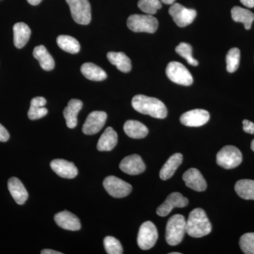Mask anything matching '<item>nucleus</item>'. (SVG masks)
Listing matches in <instances>:
<instances>
[{"label": "nucleus", "mask_w": 254, "mask_h": 254, "mask_svg": "<svg viewBox=\"0 0 254 254\" xmlns=\"http://www.w3.org/2000/svg\"><path fill=\"white\" fill-rule=\"evenodd\" d=\"M131 105L133 109L138 113L154 118L165 119L168 115L166 106L161 100L155 98L137 95L132 99Z\"/></svg>", "instance_id": "obj_1"}, {"label": "nucleus", "mask_w": 254, "mask_h": 254, "mask_svg": "<svg viewBox=\"0 0 254 254\" xmlns=\"http://www.w3.org/2000/svg\"><path fill=\"white\" fill-rule=\"evenodd\" d=\"M212 231V225L203 209L195 208L190 212L186 223V232L194 238L206 236Z\"/></svg>", "instance_id": "obj_2"}, {"label": "nucleus", "mask_w": 254, "mask_h": 254, "mask_svg": "<svg viewBox=\"0 0 254 254\" xmlns=\"http://www.w3.org/2000/svg\"><path fill=\"white\" fill-rule=\"evenodd\" d=\"M186 223L183 215L177 214L169 219L166 226L165 239L169 245H180L186 233Z\"/></svg>", "instance_id": "obj_3"}, {"label": "nucleus", "mask_w": 254, "mask_h": 254, "mask_svg": "<svg viewBox=\"0 0 254 254\" xmlns=\"http://www.w3.org/2000/svg\"><path fill=\"white\" fill-rule=\"evenodd\" d=\"M127 26L135 33H153L158 28V21L153 15L133 14L127 20Z\"/></svg>", "instance_id": "obj_4"}, {"label": "nucleus", "mask_w": 254, "mask_h": 254, "mask_svg": "<svg viewBox=\"0 0 254 254\" xmlns=\"http://www.w3.org/2000/svg\"><path fill=\"white\" fill-rule=\"evenodd\" d=\"M216 161L219 166L230 170L237 168L242 163V154L237 147L226 145L218 152Z\"/></svg>", "instance_id": "obj_5"}, {"label": "nucleus", "mask_w": 254, "mask_h": 254, "mask_svg": "<svg viewBox=\"0 0 254 254\" xmlns=\"http://www.w3.org/2000/svg\"><path fill=\"white\" fill-rule=\"evenodd\" d=\"M75 22L81 25L89 24L91 21V9L88 0H66Z\"/></svg>", "instance_id": "obj_6"}, {"label": "nucleus", "mask_w": 254, "mask_h": 254, "mask_svg": "<svg viewBox=\"0 0 254 254\" xmlns=\"http://www.w3.org/2000/svg\"><path fill=\"white\" fill-rule=\"evenodd\" d=\"M166 74L170 81L177 84L189 86L193 83L191 73L185 66L178 62H172L168 64Z\"/></svg>", "instance_id": "obj_7"}, {"label": "nucleus", "mask_w": 254, "mask_h": 254, "mask_svg": "<svg viewBox=\"0 0 254 254\" xmlns=\"http://www.w3.org/2000/svg\"><path fill=\"white\" fill-rule=\"evenodd\" d=\"M158 239V230L153 222H145L142 224L137 237V244L142 250L153 248Z\"/></svg>", "instance_id": "obj_8"}, {"label": "nucleus", "mask_w": 254, "mask_h": 254, "mask_svg": "<svg viewBox=\"0 0 254 254\" xmlns=\"http://www.w3.org/2000/svg\"><path fill=\"white\" fill-rule=\"evenodd\" d=\"M103 186L108 193L114 198H124L129 195L132 190L130 184L115 176H109L105 179Z\"/></svg>", "instance_id": "obj_9"}, {"label": "nucleus", "mask_w": 254, "mask_h": 254, "mask_svg": "<svg viewBox=\"0 0 254 254\" xmlns=\"http://www.w3.org/2000/svg\"><path fill=\"white\" fill-rule=\"evenodd\" d=\"M169 14L180 27H185L194 21L197 12L194 9H187L179 3H174L169 9Z\"/></svg>", "instance_id": "obj_10"}, {"label": "nucleus", "mask_w": 254, "mask_h": 254, "mask_svg": "<svg viewBox=\"0 0 254 254\" xmlns=\"http://www.w3.org/2000/svg\"><path fill=\"white\" fill-rule=\"evenodd\" d=\"M108 115L105 112H92L86 118L82 131L86 135H93L98 133L104 127Z\"/></svg>", "instance_id": "obj_11"}, {"label": "nucleus", "mask_w": 254, "mask_h": 254, "mask_svg": "<svg viewBox=\"0 0 254 254\" xmlns=\"http://www.w3.org/2000/svg\"><path fill=\"white\" fill-rule=\"evenodd\" d=\"M189 200L178 192L170 193L163 204L157 208V214L160 217H165L175 208H184L188 205Z\"/></svg>", "instance_id": "obj_12"}, {"label": "nucleus", "mask_w": 254, "mask_h": 254, "mask_svg": "<svg viewBox=\"0 0 254 254\" xmlns=\"http://www.w3.org/2000/svg\"><path fill=\"white\" fill-rule=\"evenodd\" d=\"M210 120V114L205 110L195 109L184 113L180 122L185 126L198 127L203 126Z\"/></svg>", "instance_id": "obj_13"}, {"label": "nucleus", "mask_w": 254, "mask_h": 254, "mask_svg": "<svg viewBox=\"0 0 254 254\" xmlns=\"http://www.w3.org/2000/svg\"><path fill=\"white\" fill-rule=\"evenodd\" d=\"M120 168L128 175H137L145 171V165L139 155L133 154L124 158L120 164Z\"/></svg>", "instance_id": "obj_14"}, {"label": "nucleus", "mask_w": 254, "mask_h": 254, "mask_svg": "<svg viewBox=\"0 0 254 254\" xmlns=\"http://www.w3.org/2000/svg\"><path fill=\"white\" fill-rule=\"evenodd\" d=\"M52 170L58 176L66 179L75 178L78 175V169L71 162L63 159H55L50 163Z\"/></svg>", "instance_id": "obj_15"}, {"label": "nucleus", "mask_w": 254, "mask_h": 254, "mask_svg": "<svg viewBox=\"0 0 254 254\" xmlns=\"http://www.w3.org/2000/svg\"><path fill=\"white\" fill-rule=\"evenodd\" d=\"M187 187L196 191H203L206 190L207 183L199 170L190 168L185 172L182 177Z\"/></svg>", "instance_id": "obj_16"}, {"label": "nucleus", "mask_w": 254, "mask_h": 254, "mask_svg": "<svg viewBox=\"0 0 254 254\" xmlns=\"http://www.w3.org/2000/svg\"><path fill=\"white\" fill-rule=\"evenodd\" d=\"M55 221L57 225L64 230L77 231L81 229L79 219L71 212L64 210L55 215Z\"/></svg>", "instance_id": "obj_17"}, {"label": "nucleus", "mask_w": 254, "mask_h": 254, "mask_svg": "<svg viewBox=\"0 0 254 254\" xmlns=\"http://www.w3.org/2000/svg\"><path fill=\"white\" fill-rule=\"evenodd\" d=\"M8 189L11 196L18 205L26 203L28 198L27 190L25 188L22 182L16 177H11L8 181Z\"/></svg>", "instance_id": "obj_18"}, {"label": "nucleus", "mask_w": 254, "mask_h": 254, "mask_svg": "<svg viewBox=\"0 0 254 254\" xmlns=\"http://www.w3.org/2000/svg\"><path fill=\"white\" fill-rule=\"evenodd\" d=\"M83 107V103L80 100L72 99L68 102L67 106L64 110V118L66 120V126L69 128L77 126V115Z\"/></svg>", "instance_id": "obj_19"}, {"label": "nucleus", "mask_w": 254, "mask_h": 254, "mask_svg": "<svg viewBox=\"0 0 254 254\" xmlns=\"http://www.w3.org/2000/svg\"><path fill=\"white\" fill-rule=\"evenodd\" d=\"M118 136L112 127H108L100 136L97 144L99 151H110L118 144Z\"/></svg>", "instance_id": "obj_20"}, {"label": "nucleus", "mask_w": 254, "mask_h": 254, "mask_svg": "<svg viewBox=\"0 0 254 254\" xmlns=\"http://www.w3.org/2000/svg\"><path fill=\"white\" fill-rule=\"evenodd\" d=\"M14 32V44L18 49L23 48L29 41L31 31L29 26L26 23L20 22L14 24L13 27Z\"/></svg>", "instance_id": "obj_21"}, {"label": "nucleus", "mask_w": 254, "mask_h": 254, "mask_svg": "<svg viewBox=\"0 0 254 254\" xmlns=\"http://www.w3.org/2000/svg\"><path fill=\"white\" fill-rule=\"evenodd\" d=\"M182 161H183V155L181 153H175L172 155L160 170V179L167 180L171 178L176 172L177 168L181 165Z\"/></svg>", "instance_id": "obj_22"}, {"label": "nucleus", "mask_w": 254, "mask_h": 254, "mask_svg": "<svg viewBox=\"0 0 254 254\" xmlns=\"http://www.w3.org/2000/svg\"><path fill=\"white\" fill-rule=\"evenodd\" d=\"M124 131L131 138H145L148 134V129L143 124L136 120H128L124 125Z\"/></svg>", "instance_id": "obj_23"}, {"label": "nucleus", "mask_w": 254, "mask_h": 254, "mask_svg": "<svg viewBox=\"0 0 254 254\" xmlns=\"http://www.w3.org/2000/svg\"><path fill=\"white\" fill-rule=\"evenodd\" d=\"M33 57L39 62L43 69L51 71L55 68V61L44 46H37L33 53Z\"/></svg>", "instance_id": "obj_24"}, {"label": "nucleus", "mask_w": 254, "mask_h": 254, "mask_svg": "<svg viewBox=\"0 0 254 254\" xmlns=\"http://www.w3.org/2000/svg\"><path fill=\"white\" fill-rule=\"evenodd\" d=\"M107 58L112 64L117 66L120 71L124 73H128L131 69V62L129 58L124 53L110 52L107 55Z\"/></svg>", "instance_id": "obj_25"}, {"label": "nucleus", "mask_w": 254, "mask_h": 254, "mask_svg": "<svg viewBox=\"0 0 254 254\" xmlns=\"http://www.w3.org/2000/svg\"><path fill=\"white\" fill-rule=\"evenodd\" d=\"M46 100L43 97H36L31 101V106L28 112V118L31 120H38L46 116L48 110L45 108Z\"/></svg>", "instance_id": "obj_26"}, {"label": "nucleus", "mask_w": 254, "mask_h": 254, "mask_svg": "<svg viewBox=\"0 0 254 254\" xmlns=\"http://www.w3.org/2000/svg\"><path fill=\"white\" fill-rule=\"evenodd\" d=\"M81 71L85 77L91 80V81H103V80L106 79L107 76H108L103 68L97 66L95 64L91 63L83 64L81 67Z\"/></svg>", "instance_id": "obj_27"}, {"label": "nucleus", "mask_w": 254, "mask_h": 254, "mask_svg": "<svg viewBox=\"0 0 254 254\" xmlns=\"http://www.w3.org/2000/svg\"><path fill=\"white\" fill-rule=\"evenodd\" d=\"M231 14L234 21L244 23L246 29H251L254 21V14L252 11L240 6H234L231 10Z\"/></svg>", "instance_id": "obj_28"}, {"label": "nucleus", "mask_w": 254, "mask_h": 254, "mask_svg": "<svg viewBox=\"0 0 254 254\" xmlns=\"http://www.w3.org/2000/svg\"><path fill=\"white\" fill-rule=\"evenodd\" d=\"M235 189L239 196L243 199L254 200V180H239Z\"/></svg>", "instance_id": "obj_29"}, {"label": "nucleus", "mask_w": 254, "mask_h": 254, "mask_svg": "<svg viewBox=\"0 0 254 254\" xmlns=\"http://www.w3.org/2000/svg\"><path fill=\"white\" fill-rule=\"evenodd\" d=\"M58 46L66 53L76 54L81 49L79 43L76 38L69 36H60L57 39Z\"/></svg>", "instance_id": "obj_30"}, {"label": "nucleus", "mask_w": 254, "mask_h": 254, "mask_svg": "<svg viewBox=\"0 0 254 254\" xmlns=\"http://www.w3.org/2000/svg\"><path fill=\"white\" fill-rule=\"evenodd\" d=\"M227 70L228 72L236 71L240 66V50L237 48H232L227 55Z\"/></svg>", "instance_id": "obj_31"}, {"label": "nucleus", "mask_w": 254, "mask_h": 254, "mask_svg": "<svg viewBox=\"0 0 254 254\" xmlns=\"http://www.w3.org/2000/svg\"><path fill=\"white\" fill-rule=\"evenodd\" d=\"M175 51L177 54L188 62V63L192 66H197L198 64V61L195 60L192 56V48L190 45L187 43H181L175 48Z\"/></svg>", "instance_id": "obj_32"}, {"label": "nucleus", "mask_w": 254, "mask_h": 254, "mask_svg": "<svg viewBox=\"0 0 254 254\" xmlns=\"http://www.w3.org/2000/svg\"><path fill=\"white\" fill-rule=\"evenodd\" d=\"M138 6L147 14L153 15L156 14L158 9H161L162 4L160 0H139Z\"/></svg>", "instance_id": "obj_33"}, {"label": "nucleus", "mask_w": 254, "mask_h": 254, "mask_svg": "<svg viewBox=\"0 0 254 254\" xmlns=\"http://www.w3.org/2000/svg\"><path fill=\"white\" fill-rule=\"evenodd\" d=\"M105 251L108 254H123V248L120 241L115 237L108 236L104 239Z\"/></svg>", "instance_id": "obj_34"}, {"label": "nucleus", "mask_w": 254, "mask_h": 254, "mask_svg": "<svg viewBox=\"0 0 254 254\" xmlns=\"http://www.w3.org/2000/svg\"><path fill=\"white\" fill-rule=\"evenodd\" d=\"M241 250L246 254H254V232L246 233L241 237Z\"/></svg>", "instance_id": "obj_35"}, {"label": "nucleus", "mask_w": 254, "mask_h": 254, "mask_svg": "<svg viewBox=\"0 0 254 254\" xmlns=\"http://www.w3.org/2000/svg\"><path fill=\"white\" fill-rule=\"evenodd\" d=\"M243 129L246 133H250V134H254V123L247 120H244Z\"/></svg>", "instance_id": "obj_36"}, {"label": "nucleus", "mask_w": 254, "mask_h": 254, "mask_svg": "<svg viewBox=\"0 0 254 254\" xmlns=\"http://www.w3.org/2000/svg\"><path fill=\"white\" fill-rule=\"evenodd\" d=\"M9 133L4 126L0 124V142H6L9 139Z\"/></svg>", "instance_id": "obj_37"}, {"label": "nucleus", "mask_w": 254, "mask_h": 254, "mask_svg": "<svg viewBox=\"0 0 254 254\" xmlns=\"http://www.w3.org/2000/svg\"><path fill=\"white\" fill-rule=\"evenodd\" d=\"M241 3L249 8L254 7V0H240Z\"/></svg>", "instance_id": "obj_38"}, {"label": "nucleus", "mask_w": 254, "mask_h": 254, "mask_svg": "<svg viewBox=\"0 0 254 254\" xmlns=\"http://www.w3.org/2000/svg\"><path fill=\"white\" fill-rule=\"evenodd\" d=\"M42 254H63L61 252H56V251L52 250H44L42 251Z\"/></svg>", "instance_id": "obj_39"}, {"label": "nucleus", "mask_w": 254, "mask_h": 254, "mask_svg": "<svg viewBox=\"0 0 254 254\" xmlns=\"http://www.w3.org/2000/svg\"><path fill=\"white\" fill-rule=\"evenodd\" d=\"M27 1L30 4L36 6V5L39 4L41 2L42 0H27Z\"/></svg>", "instance_id": "obj_40"}, {"label": "nucleus", "mask_w": 254, "mask_h": 254, "mask_svg": "<svg viewBox=\"0 0 254 254\" xmlns=\"http://www.w3.org/2000/svg\"><path fill=\"white\" fill-rule=\"evenodd\" d=\"M160 1L166 4H173L175 3V0H160Z\"/></svg>", "instance_id": "obj_41"}, {"label": "nucleus", "mask_w": 254, "mask_h": 254, "mask_svg": "<svg viewBox=\"0 0 254 254\" xmlns=\"http://www.w3.org/2000/svg\"><path fill=\"white\" fill-rule=\"evenodd\" d=\"M251 148H252V150L254 151V139L252 142V145H251Z\"/></svg>", "instance_id": "obj_42"}, {"label": "nucleus", "mask_w": 254, "mask_h": 254, "mask_svg": "<svg viewBox=\"0 0 254 254\" xmlns=\"http://www.w3.org/2000/svg\"><path fill=\"white\" fill-rule=\"evenodd\" d=\"M170 254H181V253H177V252H173V253H170Z\"/></svg>", "instance_id": "obj_43"}]
</instances>
